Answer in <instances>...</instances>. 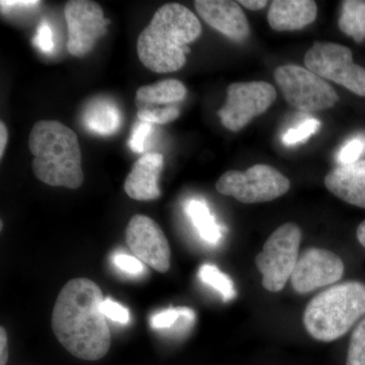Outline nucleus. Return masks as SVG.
<instances>
[{
  "mask_svg": "<svg viewBox=\"0 0 365 365\" xmlns=\"http://www.w3.org/2000/svg\"><path fill=\"white\" fill-rule=\"evenodd\" d=\"M125 239L132 253L143 264L160 273L170 270L169 242L155 220L146 215H134L127 225Z\"/></svg>",
  "mask_w": 365,
  "mask_h": 365,
  "instance_id": "9b49d317",
  "label": "nucleus"
},
{
  "mask_svg": "<svg viewBox=\"0 0 365 365\" xmlns=\"http://www.w3.org/2000/svg\"><path fill=\"white\" fill-rule=\"evenodd\" d=\"M36 47L46 54H50L54 50V40H53V32L47 21H42L37 28L35 39H34Z\"/></svg>",
  "mask_w": 365,
  "mask_h": 365,
  "instance_id": "c85d7f7f",
  "label": "nucleus"
},
{
  "mask_svg": "<svg viewBox=\"0 0 365 365\" xmlns=\"http://www.w3.org/2000/svg\"><path fill=\"white\" fill-rule=\"evenodd\" d=\"M356 235L360 244L365 248V220L360 223L359 227H357Z\"/></svg>",
  "mask_w": 365,
  "mask_h": 365,
  "instance_id": "f704fd0d",
  "label": "nucleus"
},
{
  "mask_svg": "<svg viewBox=\"0 0 365 365\" xmlns=\"http://www.w3.org/2000/svg\"><path fill=\"white\" fill-rule=\"evenodd\" d=\"M114 263L120 270L130 275H139L144 271L143 262L127 254H117L114 257Z\"/></svg>",
  "mask_w": 365,
  "mask_h": 365,
  "instance_id": "c756f323",
  "label": "nucleus"
},
{
  "mask_svg": "<svg viewBox=\"0 0 365 365\" xmlns=\"http://www.w3.org/2000/svg\"><path fill=\"white\" fill-rule=\"evenodd\" d=\"M201 32L200 21L189 9L180 4H165L139 35V60L157 73L180 71L191 52L188 45L198 39Z\"/></svg>",
  "mask_w": 365,
  "mask_h": 365,
  "instance_id": "f03ea898",
  "label": "nucleus"
},
{
  "mask_svg": "<svg viewBox=\"0 0 365 365\" xmlns=\"http://www.w3.org/2000/svg\"><path fill=\"white\" fill-rule=\"evenodd\" d=\"M276 97L275 88L266 81L232 83L227 88L225 104L217 115L225 128L237 132L267 111Z\"/></svg>",
  "mask_w": 365,
  "mask_h": 365,
  "instance_id": "1a4fd4ad",
  "label": "nucleus"
},
{
  "mask_svg": "<svg viewBox=\"0 0 365 365\" xmlns=\"http://www.w3.org/2000/svg\"><path fill=\"white\" fill-rule=\"evenodd\" d=\"M103 302L102 289L88 278L69 280L60 290L53 309V332L74 357L96 361L109 352L111 331Z\"/></svg>",
  "mask_w": 365,
  "mask_h": 365,
  "instance_id": "f257e3e1",
  "label": "nucleus"
},
{
  "mask_svg": "<svg viewBox=\"0 0 365 365\" xmlns=\"http://www.w3.org/2000/svg\"><path fill=\"white\" fill-rule=\"evenodd\" d=\"M29 148L37 179L53 187L78 189L85 181L78 135L56 120H41L31 130Z\"/></svg>",
  "mask_w": 365,
  "mask_h": 365,
  "instance_id": "7ed1b4c3",
  "label": "nucleus"
},
{
  "mask_svg": "<svg viewBox=\"0 0 365 365\" xmlns=\"http://www.w3.org/2000/svg\"><path fill=\"white\" fill-rule=\"evenodd\" d=\"M197 13L211 28L230 39L242 42L248 38L250 26L239 2L230 0H196Z\"/></svg>",
  "mask_w": 365,
  "mask_h": 365,
  "instance_id": "ddd939ff",
  "label": "nucleus"
},
{
  "mask_svg": "<svg viewBox=\"0 0 365 365\" xmlns=\"http://www.w3.org/2000/svg\"><path fill=\"white\" fill-rule=\"evenodd\" d=\"M346 365H365V319L352 332Z\"/></svg>",
  "mask_w": 365,
  "mask_h": 365,
  "instance_id": "4be33fe9",
  "label": "nucleus"
},
{
  "mask_svg": "<svg viewBox=\"0 0 365 365\" xmlns=\"http://www.w3.org/2000/svg\"><path fill=\"white\" fill-rule=\"evenodd\" d=\"M365 150V139L364 137H355L341 148L337 155L340 165H350L359 162V158Z\"/></svg>",
  "mask_w": 365,
  "mask_h": 365,
  "instance_id": "a878e982",
  "label": "nucleus"
},
{
  "mask_svg": "<svg viewBox=\"0 0 365 365\" xmlns=\"http://www.w3.org/2000/svg\"><path fill=\"white\" fill-rule=\"evenodd\" d=\"M318 6L312 0H275L268 11V23L274 31L302 30L314 23Z\"/></svg>",
  "mask_w": 365,
  "mask_h": 365,
  "instance_id": "dca6fc26",
  "label": "nucleus"
},
{
  "mask_svg": "<svg viewBox=\"0 0 365 365\" xmlns=\"http://www.w3.org/2000/svg\"><path fill=\"white\" fill-rule=\"evenodd\" d=\"M187 88L178 79H165L155 85L144 86L136 91L135 105L138 110L160 109V106L182 102Z\"/></svg>",
  "mask_w": 365,
  "mask_h": 365,
  "instance_id": "f3484780",
  "label": "nucleus"
},
{
  "mask_svg": "<svg viewBox=\"0 0 365 365\" xmlns=\"http://www.w3.org/2000/svg\"><path fill=\"white\" fill-rule=\"evenodd\" d=\"M340 30L357 43L365 40V1L347 0L342 2V13L338 21Z\"/></svg>",
  "mask_w": 365,
  "mask_h": 365,
  "instance_id": "aec40b11",
  "label": "nucleus"
},
{
  "mask_svg": "<svg viewBox=\"0 0 365 365\" xmlns=\"http://www.w3.org/2000/svg\"><path fill=\"white\" fill-rule=\"evenodd\" d=\"M121 113L109 100L93 101L86 107L83 121L88 130L98 135H112L121 125Z\"/></svg>",
  "mask_w": 365,
  "mask_h": 365,
  "instance_id": "a211bd4d",
  "label": "nucleus"
},
{
  "mask_svg": "<svg viewBox=\"0 0 365 365\" xmlns=\"http://www.w3.org/2000/svg\"><path fill=\"white\" fill-rule=\"evenodd\" d=\"M239 4L251 11H260L267 6L268 1L266 0H241Z\"/></svg>",
  "mask_w": 365,
  "mask_h": 365,
  "instance_id": "473e14b6",
  "label": "nucleus"
},
{
  "mask_svg": "<svg viewBox=\"0 0 365 365\" xmlns=\"http://www.w3.org/2000/svg\"><path fill=\"white\" fill-rule=\"evenodd\" d=\"M304 64L319 78L330 79L355 95L365 97V68L353 61L349 48L316 42L304 55Z\"/></svg>",
  "mask_w": 365,
  "mask_h": 365,
  "instance_id": "6e6552de",
  "label": "nucleus"
},
{
  "mask_svg": "<svg viewBox=\"0 0 365 365\" xmlns=\"http://www.w3.org/2000/svg\"><path fill=\"white\" fill-rule=\"evenodd\" d=\"M365 314V285L357 281L324 290L307 304L304 324L312 337L332 342L345 335Z\"/></svg>",
  "mask_w": 365,
  "mask_h": 365,
  "instance_id": "20e7f679",
  "label": "nucleus"
},
{
  "mask_svg": "<svg viewBox=\"0 0 365 365\" xmlns=\"http://www.w3.org/2000/svg\"><path fill=\"white\" fill-rule=\"evenodd\" d=\"M302 230L295 223L287 222L274 230L257 255V268L262 274V284L268 292H278L292 278L299 261Z\"/></svg>",
  "mask_w": 365,
  "mask_h": 365,
  "instance_id": "39448f33",
  "label": "nucleus"
},
{
  "mask_svg": "<svg viewBox=\"0 0 365 365\" xmlns=\"http://www.w3.org/2000/svg\"><path fill=\"white\" fill-rule=\"evenodd\" d=\"M102 311L106 318L116 322V323L127 324L129 322V318H130L128 309L111 299H104L102 304Z\"/></svg>",
  "mask_w": 365,
  "mask_h": 365,
  "instance_id": "cd10ccee",
  "label": "nucleus"
},
{
  "mask_svg": "<svg viewBox=\"0 0 365 365\" xmlns=\"http://www.w3.org/2000/svg\"><path fill=\"white\" fill-rule=\"evenodd\" d=\"M185 209L204 241L212 245L220 241L222 237V227L216 222L205 201L192 199Z\"/></svg>",
  "mask_w": 365,
  "mask_h": 365,
  "instance_id": "6ab92c4d",
  "label": "nucleus"
},
{
  "mask_svg": "<svg viewBox=\"0 0 365 365\" xmlns=\"http://www.w3.org/2000/svg\"><path fill=\"white\" fill-rule=\"evenodd\" d=\"M64 14L68 31L67 49L72 56L79 58L93 49L111 23L105 19L100 4L90 0H71L66 4Z\"/></svg>",
  "mask_w": 365,
  "mask_h": 365,
  "instance_id": "9d476101",
  "label": "nucleus"
},
{
  "mask_svg": "<svg viewBox=\"0 0 365 365\" xmlns=\"http://www.w3.org/2000/svg\"><path fill=\"white\" fill-rule=\"evenodd\" d=\"M274 78L288 104L304 112L323 111L339 101L337 93L324 78L294 64L278 67Z\"/></svg>",
  "mask_w": 365,
  "mask_h": 365,
  "instance_id": "0eeeda50",
  "label": "nucleus"
},
{
  "mask_svg": "<svg viewBox=\"0 0 365 365\" xmlns=\"http://www.w3.org/2000/svg\"><path fill=\"white\" fill-rule=\"evenodd\" d=\"M7 140H9V132L6 124L0 122V158H4V150H6Z\"/></svg>",
  "mask_w": 365,
  "mask_h": 365,
  "instance_id": "72a5a7b5",
  "label": "nucleus"
},
{
  "mask_svg": "<svg viewBox=\"0 0 365 365\" xmlns=\"http://www.w3.org/2000/svg\"><path fill=\"white\" fill-rule=\"evenodd\" d=\"M344 270V263L338 255L325 249L312 248L299 257L290 281L297 294H306L337 282Z\"/></svg>",
  "mask_w": 365,
  "mask_h": 365,
  "instance_id": "f8f14e48",
  "label": "nucleus"
},
{
  "mask_svg": "<svg viewBox=\"0 0 365 365\" xmlns=\"http://www.w3.org/2000/svg\"><path fill=\"white\" fill-rule=\"evenodd\" d=\"M319 126H321V122L319 120L307 119L294 128L288 129L282 136V143L285 145H294V144L302 143L316 133Z\"/></svg>",
  "mask_w": 365,
  "mask_h": 365,
  "instance_id": "5701e85b",
  "label": "nucleus"
},
{
  "mask_svg": "<svg viewBox=\"0 0 365 365\" xmlns=\"http://www.w3.org/2000/svg\"><path fill=\"white\" fill-rule=\"evenodd\" d=\"M325 185L344 202L365 208V160L338 165L327 175Z\"/></svg>",
  "mask_w": 365,
  "mask_h": 365,
  "instance_id": "2eb2a0df",
  "label": "nucleus"
},
{
  "mask_svg": "<svg viewBox=\"0 0 365 365\" xmlns=\"http://www.w3.org/2000/svg\"><path fill=\"white\" fill-rule=\"evenodd\" d=\"M153 124L148 122L140 121L137 122L133 127L130 140H129V148L137 153H143L145 150L146 140L153 131Z\"/></svg>",
  "mask_w": 365,
  "mask_h": 365,
  "instance_id": "bb28decb",
  "label": "nucleus"
},
{
  "mask_svg": "<svg viewBox=\"0 0 365 365\" xmlns=\"http://www.w3.org/2000/svg\"><path fill=\"white\" fill-rule=\"evenodd\" d=\"M9 360V345H7V335L4 327L0 328V365H6Z\"/></svg>",
  "mask_w": 365,
  "mask_h": 365,
  "instance_id": "7c9ffc66",
  "label": "nucleus"
},
{
  "mask_svg": "<svg viewBox=\"0 0 365 365\" xmlns=\"http://www.w3.org/2000/svg\"><path fill=\"white\" fill-rule=\"evenodd\" d=\"M198 275L203 283L217 290L222 294L225 302L234 299L235 295L234 282L227 274L222 273L215 266L204 264L202 267L199 269Z\"/></svg>",
  "mask_w": 365,
  "mask_h": 365,
  "instance_id": "412c9836",
  "label": "nucleus"
},
{
  "mask_svg": "<svg viewBox=\"0 0 365 365\" xmlns=\"http://www.w3.org/2000/svg\"><path fill=\"white\" fill-rule=\"evenodd\" d=\"M163 169V155L150 153L137 160L124 182L127 195L137 201L155 200L160 196L158 187Z\"/></svg>",
  "mask_w": 365,
  "mask_h": 365,
  "instance_id": "4468645a",
  "label": "nucleus"
},
{
  "mask_svg": "<svg viewBox=\"0 0 365 365\" xmlns=\"http://www.w3.org/2000/svg\"><path fill=\"white\" fill-rule=\"evenodd\" d=\"M216 190L242 203L272 201L287 193L290 182L280 172L267 165H255L246 172L230 170L216 182Z\"/></svg>",
  "mask_w": 365,
  "mask_h": 365,
  "instance_id": "423d86ee",
  "label": "nucleus"
},
{
  "mask_svg": "<svg viewBox=\"0 0 365 365\" xmlns=\"http://www.w3.org/2000/svg\"><path fill=\"white\" fill-rule=\"evenodd\" d=\"M180 116V110L175 106L160 109L138 110L137 117L140 121L151 124H167L175 121Z\"/></svg>",
  "mask_w": 365,
  "mask_h": 365,
  "instance_id": "b1692460",
  "label": "nucleus"
},
{
  "mask_svg": "<svg viewBox=\"0 0 365 365\" xmlns=\"http://www.w3.org/2000/svg\"><path fill=\"white\" fill-rule=\"evenodd\" d=\"M190 312H191V309H188V307L165 309V311L160 312L151 317L150 322L151 328L155 330L173 328L180 319L186 316Z\"/></svg>",
  "mask_w": 365,
  "mask_h": 365,
  "instance_id": "393cba45",
  "label": "nucleus"
},
{
  "mask_svg": "<svg viewBox=\"0 0 365 365\" xmlns=\"http://www.w3.org/2000/svg\"><path fill=\"white\" fill-rule=\"evenodd\" d=\"M1 9L2 11H4V9H14V7H18V9H30V7H35L37 6H39L41 4L40 1H28V0H26V1H16V0H14V1H4L2 0L1 2Z\"/></svg>",
  "mask_w": 365,
  "mask_h": 365,
  "instance_id": "2f4dec72",
  "label": "nucleus"
}]
</instances>
